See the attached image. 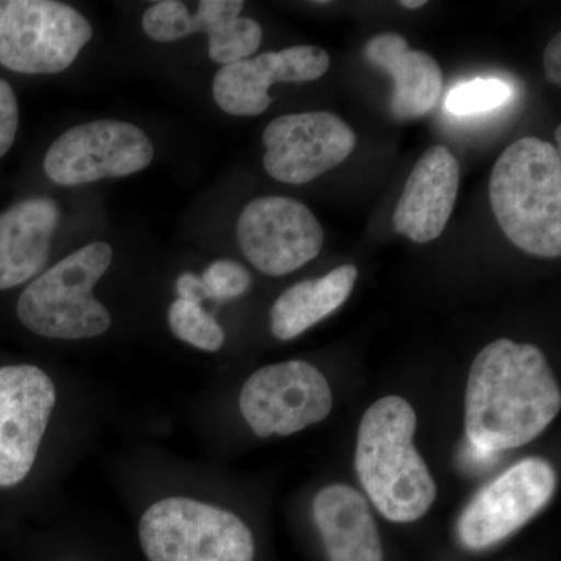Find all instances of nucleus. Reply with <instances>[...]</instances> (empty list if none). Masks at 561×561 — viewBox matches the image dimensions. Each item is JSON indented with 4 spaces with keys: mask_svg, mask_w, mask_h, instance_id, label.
<instances>
[{
    "mask_svg": "<svg viewBox=\"0 0 561 561\" xmlns=\"http://www.w3.org/2000/svg\"><path fill=\"white\" fill-rule=\"evenodd\" d=\"M561 408L545 353L530 343L491 342L472 362L465 431L472 445L502 453L540 437Z\"/></svg>",
    "mask_w": 561,
    "mask_h": 561,
    "instance_id": "f257e3e1",
    "label": "nucleus"
},
{
    "mask_svg": "<svg viewBox=\"0 0 561 561\" xmlns=\"http://www.w3.org/2000/svg\"><path fill=\"white\" fill-rule=\"evenodd\" d=\"M416 413L404 398L389 394L362 416L356 443V471L373 505L393 523L423 518L437 485L413 445Z\"/></svg>",
    "mask_w": 561,
    "mask_h": 561,
    "instance_id": "f03ea898",
    "label": "nucleus"
},
{
    "mask_svg": "<svg viewBox=\"0 0 561 561\" xmlns=\"http://www.w3.org/2000/svg\"><path fill=\"white\" fill-rule=\"evenodd\" d=\"M490 205L501 230L527 254H561V157L538 138L513 142L494 162Z\"/></svg>",
    "mask_w": 561,
    "mask_h": 561,
    "instance_id": "7ed1b4c3",
    "label": "nucleus"
},
{
    "mask_svg": "<svg viewBox=\"0 0 561 561\" xmlns=\"http://www.w3.org/2000/svg\"><path fill=\"white\" fill-rule=\"evenodd\" d=\"M113 249L92 242L32 280L18 300L16 312L27 330L41 337L83 341L111 327V313L95 300L94 287L108 272Z\"/></svg>",
    "mask_w": 561,
    "mask_h": 561,
    "instance_id": "20e7f679",
    "label": "nucleus"
},
{
    "mask_svg": "<svg viewBox=\"0 0 561 561\" xmlns=\"http://www.w3.org/2000/svg\"><path fill=\"white\" fill-rule=\"evenodd\" d=\"M149 561H253L254 538L234 513L190 500L165 497L139 522Z\"/></svg>",
    "mask_w": 561,
    "mask_h": 561,
    "instance_id": "39448f33",
    "label": "nucleus"
},
{
    "mask_svg": "<svg viewBox=\"0 0 561 561\" xmlns=\"http://www.w3.org/2000/svg\"><path fill=\"white\" fill-rule=\"evenodd\" d=\"M91 38L90 22L68 3L0 0V65L13 72H62Z\"/></svg>",
    "mask_w": 561,
    "mask_h": 561,
    "instance_id": "423d86ee",
    "label": "nucleus"
},
{
    "mask_svg": "<svg viewBox=\"0 0 561 561\" xmlns=\"http://www.w3.org/2000/svg\"><path fill=\"white\" fill-rule=\"evenodd\" d=\"M149 136L128 122L102 119L69 128L44 157V172L58 186H80L122 179L144 171L153 161Z\"/></svg>",
    "mask_w": 561,
    "mask_h": 561,
    "instance_id": "0eeeda50",
    "label": "nucleus"
},
{
    "mask_svg": "<svg viewBox=\"0 0 561 561\" xmlns=\"http://www.w3.org/2000/svg\"><path fill=\"white\" fill-rule=\"evenodd\" d=\"M239 404L257 437H287L330 415L332 391L319 368L287 360L254 371L243 383Z\"/></svg>",
    "mask_w": 561,
    "mask_h": 561,
    "instance_id": "6e6552de",
    "label": "nucleus"
},
{
    "mask_svg": "<svg viewBox=\"0 0 561 561\" xmlns=\"http://www.w3.org/2000/svg\"><path fill=\"white\" fill-rule=\"evenodd\" d=\"M557 476L549 461L531 457L483 486L460 515V541L483 551L511 537L551 501Z\"/></svg>",
    "mask_w": 561,
    "mask_h": 561,
    "instance_id": "1a4fd4ad",
    "label": "nucleus"
},
{
    "mask_svg": "<svg viewBox=\"0 0 561 561\" xmlns=\"http://www.w3.org/2000/svg\"><path fill=\"white\" fill-rule=\"evenodd\" d=\"M243 256L268 276L298 271L319 256L324 231L312 210L289 197H261L238 220Z\"/></svg>",
    "mask_w": 561,
    "mask_h": 561,
    "instance_id": "9d476101",
    "label": "nucleus"
},
{
    "mask_svg": "<svg viewBox=\"0 0 561 561\" xmlns=\"http://www.w3.org/2000/svg\"><path fill=\"white\" fill-rule=\"evenodd\" d=\"M265 172L280 183L306 184L342 164L356 149V133L327 111L276 117L262 135Z\"/></svg>",
    "mask_w": 561,
    "mask_h": 561,
    "instance_id": "9b49d317",
    "label": "nucleus"
},
{
    "mask_svg": "<svg viewBox=\"0 0 561 561\" xmlns=\"http://www.w3.org/2000/svg\"><path fill=\"white\" fill-rule=\"evenodd\" d=\"M57 391L33 365L0 368V489L27 478L46 434Z\"/></svg>",
    "mask_w": 561,
    "mask_h": 561,
    "instance_id": "f8f14e48",
    "label": "nucleus"
},
{
    "mask_svg": "<svg viewBox=\"0 0 561 561\" xmlns=\"http://www.w3.org/2000/svg\"><path fill=\"white\" fill-rule=\"evenodd\" d=\"M330 65L328 51L317 46L287 47L231 62L214 77V101L231 116H260L272 105V84L319 80Z\"/></svg>",
    "mask_w": 561,
    "mask_h": 561,
    "instance_id": "ddd939ff",
    "label": "nucleus"
},
{
    "mask_svg": "<svg viewBox=\"0 0 561 561\" xmlns=\"http://www.w3.org/2000/svg\"><path fill=\"white\" fill-rule=\"evenodd\" d=\"M460 168L453 151L445 146H432L416 162L397 209L394 230L415 243L440 238L459 192Z\"/></svg>",
    "mask_w": 561,
    "mask_h": 561,
    "instance_id": "4468645a",
    "label": "nucleus"
},
{
    "mask_svg": "<svg viewBox=\"0 0 561 561\" xmlns=\"http://www.w3.org/2000/svg\"><path fill=\"white\" fill-rule=\"evenodd\" d=\"M60 208L49 197L25 198L0 214V290L38 275L49 261Z\"/></svg>",
    "mask_w": 561,
    "mask_h": 561,
    "instance_id": "2eb2a0df",
    "label": "nucleus"
},
{
    "mask_svg": "<svg viewBox=\"0 0 561 561\" xmlns=\"http://www.w3.org/2000/svg\"><path fill=\"white\" fill-rule=\"evenodd\" d=\"M365 58L393 79L390 111L397 119H415L440 101L443 73L426 51L412 50L400 33H381L365 44Z\"/></svg>",
    "mask_w": 561,
    "mask_h": 561,
    "instance_id": "dca6fc26",
    "label": "nucleus"
},
{
    "mask_svg": "<svg viewBox=\"0 0 561 561\" xmlns=\"http://www.w3.org/2000/svg\"><path fill=\"white\" fill-rule=\"evenodd\" d=\"M313 519L331 561H383L381 535L368 502L350 485L324 486Z\"/></svg>",
    "mask_w": 561,
    "mask_h": 561,
    "instance_id": "f3484780",
    "label": "nucleus"
},
{
    "mask_svg": "<svg viewBox=\"0 0 561 561\" xmlns=\"http://www.w3.org/2000/svg\"><path fill=\"white\" fill-rule=\"evenodd\" d=\"M357 268L342 265L319 279L301 280L284 291L271 311V330L279 341L298 337L348 300Z\"/></svg>",
    "mask_w": 561,
    "mask_h": 561,
    "instance_id": "a211bd4d",
    "label": "nucleus"
},
{
    "mask_svg": "<svg viewBox=\"0 0 561 561\" xmlns=\"http://www.w3.org/2000/svg\"><path fill=\"white\" fill-rule=\"evenodd\" d=\"M242 0H203L194 14L195 32L208 35L210 60L219 65L249 60L260 49L262 27L242 18Z\"/></svg>",
    "mask_w": 561,
    "mask_h": 561,
    "instance_id": "6ab92c4d",
    "label": "nucleus"
},
{
    "mask_svg": "<svg viewBox=\"0 0 561 561\" xmlns=\"http://www.w3.org/2000/svg\"><path fill=\"white\" fill-rule=\"evenodd\" d=\"M168 321L173 335L195 348L214 353L224 346V328L197 302L176 298L169 308Z\"/></svg>",
    "mask_w": 561,
    "mask_h": 561,
    "instance_id": "aec40b11",
    "label": "nucleus"
},
{
    "mask_svg": "<svg viewBox=\"0 0 561 561\" xmlns=\"http://www.w3.org/2000/svg\"><path fill=\"white\" fill-rule=\"evenodd\" d=\"M142 28L157 43H175L197 33L194 14L176 0H162L149 7L142 14Z\"/></svg>",
    "mask_w": 561,
    "mask_h": 561,
    "instance_id": "412c9836",
    "label": "nucleus"
},
{
    "mask_svg": "<svg viewBox=\"0 0 561 561\" xmlns=\"http://www.w3.org/2000/svg\"><path fill=\"white\" fill-rule=\"evenodd\" d=\"M511 87L501 80H474L449 92L446 108L457 116L497 108L511 98Z\"/></svg>",
    "mask_w": 561,
    "mask_h": 561,
    "instance_id": "4be33fe9",
    "label": "nucleus"
},
{
    "mask_svg": "<svg viewBox=\"0 0 561 561\" xmlns=\"http://www.w3.org/2000/svg\"><path fill=\"white\" fill-rule=\"evenodd\" d=\"M206 300L227 301L249 290L251 276L239 262L214 261L201 276Z\"/></svg>",
    "mask_w": 561,
    "mask_h": 561,
    "instance_id": "5701e85b",
    "label": "nucleus"
},
{
    "mask_svg": "<svg viewBox=\"0 0 561 561\" xmlns=\"http://www.w3.org/2000/svg\"><path fill=\"white\" fill-rule=\"evenodd\" d=\"M20 127V106L9 81L0 79V158L9 153Z\"/></svg>",
    "mask_w": 561,
    "mask_h": 561,
    "instance_id": "b1692460",
    "label": "nucleus"
},
{
    "mask_svg": "<svg viewBox=\"0 0 561 561\" xmlns=\"http://www.w3.org/2000/svg\"><path fill=\"white\" fill-rule=\"evenodd\" d=\"M500 454L501 453L481 448V446L472 445L471 442L467 440L460 448V461L465 470L471 472L485 471L500 460Z\"/></svg>",
    "mask_w": 561,
    "mask_h": 561,
    "instance_id": "393cba45",
    "label": "nucleus"
},
{
    "mask_svg": "<svg viewBox=\"0 0 561 561\" xmlns=\"http://www.w3.org/2000/svg\"><path fill=\"white\" fill-rule=\"evenodd\" d=\"M176 295L181 300L197 302L206 300L205 289H203L202 278L195 273L184 272L175 283Z\"/></svg>",
    "mask_w": 561,
    "mask_h": 561,
    "instance_id": "a878e982",
    "label": "nucleus"
},
{
    "mask_svg": "<svg viewBox=\"0 0 561 561\" xmlns=\"http://www.w3.org/2000/svg\"><path fill=\"white\" fill-rule=\"evenodd\" d=\"M545 76L549 83L561 84V35L557 33L545 50Z\"/></svg>",
    "mask_w": 561,
    "mask_h": 561,
    "instance_id": "bb28decb",
    "label": "nucleus"
},
{
    "mask_svg": "<svg viewBox=\"0 0 561 561\" xmlns=\"http://www.w3.org/2000/svg\"><path fill=\"white\" fill-rule=\"evenodd\" d=\"M426 0H402L401 5L408 10H416L421 9V7L426 5Z\"/></svg>",
    "mask_w": 561,
    "mask_h": 561,
    "instance_id": "cd10ccee",
    "label": "nucleus"
},
{
    "mask_svg": "<svg viewBox=\"0 0 561 561\" xmlns=\"http://www.w3.org/2000/svg\"><path fill=\"white\" fill-rule=\"evenodd\" d=\"M556 138H557V150L560 151V144H561V127H560V125H559V127H557Z\"/></svg>",
    "mask_w": 561,
    "mask_h": 561,
    "instance_id": "c85d7f7f",
    "label": "nucleus"
}]
</instances>
